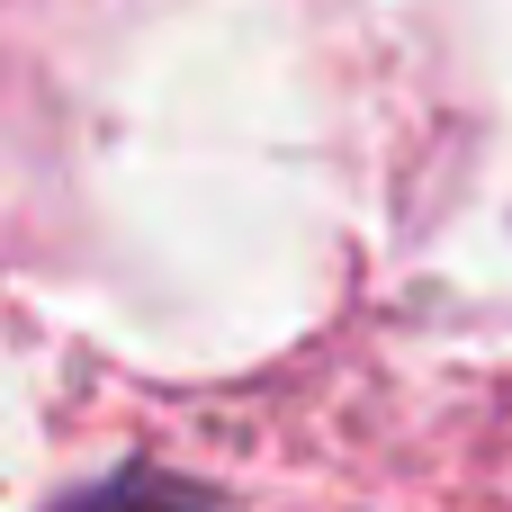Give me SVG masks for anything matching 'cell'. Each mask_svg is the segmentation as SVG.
Masks as SVG:
<instances>
[{"mask_svg":"<svg viewBox=\"0 0 512 512\" xmlns=\"http://www.w3.org/2000/svg\"><path fill=\"white\" fill-rule=\"evenodd\" d=\"M72 512H216L207 495H189V486H171V477H117V486H99L90 504Z\"/></svg>","mask_w":512,"mask_h":512,"instance_id":"6da1fadb","label":"cell"}]
</instances>
